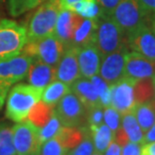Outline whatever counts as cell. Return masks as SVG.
Masks as SVG:
<instances>
[{
  "instance_id": "obj_1",
  "label": "cell",
  "mask_w": 155,
  "mask_h": 155,
  "mask_svg": "<svg viewBox=\"0 0 155 155\" xmlns=\"http://www.w3.org/2000/svg\"><path fill=\"white\" fill-rule=\"evenodd\" d=\"M42 92L43 89L29 84H17L12 87L6 101L5 117L16 123L27 120L31 109L41 101Z\"/></svg>"
},
{
  "instance_id": "obj_2",
  "label": "cell",
  "mask_w": 155,
  "mask_h": 155,
  "mask_svg": "<svg viewBox=\"0 0 155 155\" xmlns=\"http://www.w3.org/2000/svg\"><path fill=\"white\" fill-rule=\"evenodd\" d=\"M61 10L60 0H45L39 4L28 21L26 28V41L39 39L54 35L55 24Z\"/></svg>"
},
{
  "instance_id": "obj_3",
  "label": "cell",
  "mask_w": 155,
  "mask_h": 155,
  "mask_svg": "<svg viewBox=\"0 0 155 155\" xmlns=\"http://www.w3.org/2000/svg\"><path fill=\"white\" fill-rule=\"evenodd\" d=\"M31 61L32 58L22 52L0 58V109L11 87L26 78Z\"/></svg>"
},
{
  "instance_id": "obj_4",
  "label": "cell",
  "mask_w": 155,
  "mask_h": 155,
  "mask_svg": "<svg viewBox=\"0 0 155 155\" xmlns=\"http://www.w3.org/2000/svg\"><path fill=\"white\" fill-rule=\"evenodd\" d=\"M95 45L102 55H106L128 48L127 36L111 16H102L98 21Z\"/></svg>"
},
{
  "instance_id": "obj_5",
  "label": "cell",
  "mask_w": 155,
  "mask_h": 155,
  "mask_svg": "<svg viewBox=\"0 0 155 155\" xmlns=\"http://www.w3.org/2000/svg\"><path fill=\"white\" fill-rule=\"evenodd\" d=\"M66 49L63 42L52 35L43 38L26 41L21 52L57 68Z\"/></svg>"
},
{
  "instance_id": "obj_6",
  "label": "cell",
  "mask_w": 155,
  "mask_h": 155,
  "mask_svg": "<svg viewBox=\"0 0 155 155\" xmlns=\"http://www.w3.org/2000/svg\"><path fill=\"white\" fill-rule=\"evenodd\" d=\"M26 40L25 26L13 20L0 19V58L21 54Z\"/></svg>"
},
{
  "instance_id": "obj_7",
  "label": "cell",
  "mask_w": 155,
  "mask_h": 155,
  "mask_svg": "<svg viewBox=\"0 0 155 155\" xmlns=\"http://www.w3.org/2000/svg\"><path fill=\"white\" fill-rule=\"evenodd\" d=\"M147 14L137 0H121L111 14V18L127 36L138 27L145 25Z\"/></svg>"
},
{
  "instance_id": "obj_8",
  "label": "cell",
  "mask_w": 155,
  "mask_h": 155,
  "mask_svg": "<svg viewBox=\"0 0 155 155\" xmlns=\"http://www.w3.org/2000/svg\"><path fill=\"white\" fill-rule=\"evenodd\" d=\"M12 138L16 155L38 154L42 144L39 129L28 120L12 126Z\"/></svg>"
},
{
  "instance_id": "obj_9",
  "label": "cell",
  "mask_w": 155,
  "mask_h": 155,
  "mask_svg": "<svg viewBox=\"0 0 155 155\" xmlns=\"http://www.w3.org/2000/svg\"><path fill=\"white\" fill-rule=\"evenodd\" d=\"M54 113L63 126L83 127L87 123V110L71 91L54 106Z\"/></svg>"
},
{
  "instance_id": "obj_10",
  "label": "cell",
  "mask_w": 155,
  "mask_h": 155,
  "mask_svg": "<svg viewBox=\"0 0 155 155\" xmlns=\"http://www.w3.org/2000/svg\"><path fill=\"white\" fill-rule=\"evenodd\" d=\"M128 48H124L102 58L99 76L109 86L114 85L125 78V60Z\"/></svg>"
},
{
  "instance_id": "obj_11",
  "label": "cell",
  "mask_w": 155,
  "mask_h": 155,
  "mask_svg": "<svg viewBox=\"0 0 155 155\" xmlns=\"http://www.w3.org/2000/svg\"><path fill=\"white\" fill-rule=\"evenodd\" d=\"M134 83V81L123 78L118 83L110 86L111 107L116 109L121 115L132 112L136 106Z\"/></svg>"
},
{
  "instance_id": "obj_12",
  "label": "cell",
  "mask_w": 155,
  "mask_h": 155,
  "mask_svg": "<svg viewBox=\"0 0 155 155\" xmlns=\"http://www.w3.org/2000/svg\"><path fill=\"white\" fill-rule=\"evenodd\" d=\"M155 76V61L136 51H128L125 60V78L132 81L152 79Z\"/></svg>"
},
{
  "instance_id": "obj_13",
  "label": "cell",
  "mask_w": 155,
  "mask_h": 155,
  "mask_svg": "<svg viewBox=\"0 0 155 155\" xmlns=\"http://www.w3.org/2000/svg\"><path fill=\"white\" fill-rule=\"evenodd\" d=\"M128 48L155 61V35L146 24L127 35Z\"/></svg>"
},
{
  "instance_id": "obj_14",
  "label": "cell",
  "mask_w": 155,
  "mask_h": 155,
  "mask_svg": "<svg viewBox=\"0 0 155 155\" xmlns=\"http://www.w3.org/2000/svg\"><path fill=\"white\" fill-rule=\"evenodd\" d=\"M84 17L76 12L61 9L55 24L54 35L63 42L66 48H72L74 35Z\"/></svg>"
},
{
  "instance_id": "obj_15",
  "label": "cell",
  "mask_w": 155,
  "mask_h": 155,
  "mask_svg": "<svg viewBox=\"0 0 155 155\" xmlns=\"http://www.w3.org/2000/svg\"><path fill=\"white\" fill-rule=\"evenodd\" d=\"M102 55L95 43L78 48V63L82 78L91 79L99 75Z\"/></svg>"
},
{
  "instance_id": "obj_16",
  "label": "cell",
  "mask_w": 155,
  "mask_h": 155,
  "mask_svg": "<svg viewBox=\"0 0 155 155\" xmlns=\"http://www.w3.org/2000/svg\"><path fill=\"white\" fill-rule=\"evenodd\" d=\"M82 78L78 63V48H69L57 66V80L71 86Z\"/></svg>"
},
{
  "instance_id": "obj_17",
  "label": "cell",
  "mask_w": 155,
  "mask_h": 155,
  "mask_svg": "<svg viewBox=\"0 0 155 155\" xmlns=\"http://www.w3.org/2000/svg\"><path fill=\"white\" fill-rule=\"evenodd\" d=\"M26 79L29 85L45 89L57 80V68L43 63L38 58H32Z\"/></svg>"
},
{
  "instance_id": "obj_18",
  "label": "cell",
  "mask_w": 155,
  "mask_h": 155,
  "mask_svg": "<svg viewBox=\"0 0 155 155\" xmlns=\"http://www.w3.org/2000/svg\"><path fill=\"white\" fill-rule=\"evenodd\" d=\"M70 87L71 91L82 102L87 111L96 107H102L97 90L90 79L80 78Z\"/></svg>"
},
{
  "instance_id": "obj_19",
  "label": "cell",
  "mask_w": 155,
  "mask_h": 155,
  "mask_svg": "<svg viewBox=\"0 0 155 155\" xmlns=\"http://www.w3.org/2000/svg\"><path fill=\"white\" fill-rule=\"evenodd\" d=\"M98 21L99 19L84 18L75 32L72 46L82 48V46L90 45V43H95Z\"/></svg>"
},
{
  "instance_id": "obj_20",
  "label": "cell",
  "mask_w": 155,
  "mask_h": 155,
  "mask_svg": "<svg viewBox=\"0 0 155 155\" xmlns=\"http://www.w3.org/2000/svg\"><path fill=\"white\" fill-rule=\"evenodd\" d=\"M89 129L90 132H91L95 151L103 154L106 151L111 142L114 140L115 133L105 123L101 124L100 126L89 127Z\"/></svg>"
},
{
  "instance_id": "obj_21",
  "label": "cell",
  "mask_w": 155,
  "mask_h": 155,
  "mask_svg": "<svg viewBox=\"0 0 155 155\" xmlns=\"http://www.w3.org/2000/svg\"><path fill=\"white\" fill-rule=\"evenodd\" d=\"M87 126L83 127H67L61 126L60 131L55 136L58 141L66 148L67 150H70L72 148L76 147L81 141L83 140L85 136Z\"/></svg>"
},
{
  "instance_id": "obj_22",
  "label": "cell",
  "mask_w": 155,
  "mask_h": 155,
  "mask_svg": "<svg viewBox=\"0 0 155 155\" xmlns=\"http://www.w3.org/2000/svg\"><path fill=\"white\" fill-rule=\"evenodd\" d=\"M133 112L142 131L146 132L155 123V99L153 98L144 103L137 104Z\"/></svg>"
},
{
  "instance_id": "obj_23",
  "label": "cell",
  "mask_w": 155,
  "mask_h": 155,
  "mask_svg": "<svg viewBox=\"0 0 155 155\" xmlns=\"http://www.w3.org/2000/svg\"><path fill=\"white\" fill-rule=\"evenodd\" d=\"M70 92L71 87L69 85L55 80L43 89L41 101L48 106L54 107Z\"/></svg>"
},
{
  "instance_id": "obj_24",
  "label": "cell",
  "mask_w": 155,
  "mask_h": 155,
  "mask_svg": "<svg viewBox=\"0 0 155 155\" xmlns=\"http://www.w3.org/2000/svg\"><path fill=\"white\" fill-rule=\"evenodd\" d=\"M121 128L126 133L130 142L141 144L144 136L143 131H142L133 111L121 115Z\"/></svg>"
},
{
  "instance_id": "obj_25",
  "label": "cell",
  "mask_w": 155,
  "mask_h": 155,
  "mask_svg": "<svg viewBox=\"0 0 155 155\" xmlns=\"http://www.w3.org/2000/svg\"><path fill=\"white\" fill-rule=\"evenodd\" d=\"M54 113V107L48 106L42 101H39L35 107L32 108L28 115V121L38 129L42 128Z\"/></svg>"
},
{
  "instance_id": "obj_26",
  "label": "cell",
  "mask_w": 155,
  "mask_h": 155,
  "mask_svg": "<svg viewBox=\"0 0 155 155\" xmlns=\"http://www.w3.org/2000/svg\"><path fill=\"white\" fill-rule=\"evenodd\" d=\"M155 90L152 79H144L136 81L134 83V97L136 105L144 103L153 99Z\"/></svg>"
},
{
  "instance_id": "obj_27",
  "label": "cell",
  "mask_w": 155,
  "mask_h": 155,
  "mask_svg": "<svg viewBox=\"0 0 155 155\" xmlns=\"http://www.w3.org/2000/svg\"><path fill=\"white\" fill-rule=\"evenodd\" d=\"M0 155H16L12 138V127L3 121H0Z\"/></svg>"
},
{
  "instance_id": "obj_28",
  "label": "cell",
  "mask_w": 155,
  "mask_h": 155,
  "mask_svg": "<svg viewBox=\"0 0 155 155\" xmlns=\"http://www.w3.org/2000/svg\"><path fill=\"white\" fill-rule=\"evenodd\" d=\"M72 11L76 12L84 18L90 19H100L103 16L100 6L96 1H83L79 2L74 6Z\"/></svg>"
},
{
  "instance_id": "obj_29",
  "label": "cell",
  "mask_w": 155,
  "mask_h": 155,
  "mask_svg": "<svg viewBox=\"0 0 155 155\" xmlns=\"http://www.w3.org/2000/svg\"><path fill=\"white\" fill-rule=\"evenodd\" d=\"M43 1L45 0H8L9 12L12 16H20L41 4Z\"/></svg>"
},
{
  "instance_id": "obj_30",
  "label": "cell",
  "mask_w": 155,
  "mask_h": 155,
  "mask_svg": "<svg viewBox=\"0 0 155 155\" xmlns=\"http://www.w3.org/2000/svg\"><path fill=\"white\" fill-rule=\"evenodd\" d=\"M91 82L95 86L98 92L99 98H100L101 105L103 108H107L111 106V88L105 81L99 75L92 77Z\"/></svg>"
},
{
  "instance_id": "obj_31",
  "label": "cell",
  "mask_w": 155,
  "mask_h": 155,
  "mask_svg": "<svg viewBox=\"0 0 155 155\" xmlns=\"http://www.w3.org/2000/svg\"><path fill=\"white\" fill-rule=\"evenodd\" d=\"M94 151H95V148H94V143H93V139L91 136V132H90L89 127L87 126L85 136H84L83 140L81 141L76 147L68 150L67 155H92L94 153Z\"/></svg>"
},
{
  "instance_id": "obj_32",
  "label": "cell",
  "mask_w": 155,
  "mask_h": 155,
  "mask_svg": "<svg viewBox=\"0 0 155 155\" xmlns=\"http://www.w3.org/2000/svg\"><path fill=\"white\" fill-rule=\"evenodd\" d=\"M61 126H63V124L61 123L60 119L55 115V113H54V115L51 116L48 122L42 128L39 129V135L42 143L45 141L48 140V139L54 138L58 131H60V129L61 128Z\"/></svg>"
},
{
  "instance_id": "obj_33",
  "label": "cell",
  "mask_w": 155,
  "mask_h": 155,
  "mask_svg": "<svg viewBox=\"0 0 155 155\" xmlns=\"http://www.w3.org/2000/svg\"><path fill=\"white\" fill-rule=\"evenodd\" d=\"M68 150L58 141L57 138H51L45 141L40 146L39 155H67Z\"/></svg>"
},
{
  "instance_id": "obj_34",
  "label": "cell",
  "mask_w": 155,
  "mask_h": 155,
  "mask_svg": "<svg viewBox=\"0 0 155 155\" xmlns=\"http://www.w3.org/2000/svg\"><path fill=\"white\" fill-rule=\"evenodd\" d=\"M104 122L114 133H116L121 127V114L111 106L104 108Z\"/></svg>"
},
{
  "instance_id": "obj_35",
  "label": "cell",
  "mask_w": 155,
  "mask_h": 155,
  "mask_svg": "<svg viewBox=\"0 0 155 155\" xmlns=\"http://www.w3.org/2000/svg\"><path fill=\"white\" fill-rule=\"evenodd\" d=\"M104 120V108L96 107L87 111V126H100Z\"/></svg>"
},
{
  "instance_id": "obj_36",
  "label": "cell",
  "mask_w": 155,
  "mask_h": 155,
  "mask_svg": "<svg viewBox=\"0 0 155 155\" xmlns=\"http://www.w3.org/2000/svg\"><path fill=\"white\" fill-rule=\"evenodd\" d=\"M120 1L121 0H96V2L100 6L103 16H111Z\"/></svg>"
},
{
  "instance_id": "obj_37",
  "label": "cell",
  "mask_w": 155,
  "mask_h": 155,
  "mask_svg": "<svg viewBox=\"0 0 155 155\" xmlns=\"http://www.w3.org/2000/svg\"><path fill=\"white\" fill-rule=\"evenodd\" d=\"M142 145L140 143L128 142L121 149V155H141Z\"/></svg>"
},
{
  "instance_id": "obj_38",
  "label": "cell",
  "mask_w": 155,
  "mask_h": 155,
  "mask_svg": "<svg viewBox=\"0 0 155 155\" xmlns=\"http://www.w3.org/2000/svg\"><path fill=\"white\" fill-rule=\"evenodd\" d=\"M154 141H155V123L150 127L149 130H147L145 132V135L143 136V139H142L141 145H145Z\"/></svg>"
},
{
  "instance_id": "obj_39",
  "label": "cell",
  "mask_w": 155,
  "mask_h": 155,
  "mask_svg": "<svg viewBox=\"0 0 155 155\" xmlns=\"http://www.w3.org/2000/svg\"><path fill=\"white\" fill-rule=\"evenodd\" d=\"M121 149L122 147L115 140H113L104 152V155H121Z\"/></svg>"
},
{
  "instance_id": "obj_40",
  "label": "cell",
  "mask_w": 155,
  "mask_h": 155,
  "mask_svg": "<svg viewBox=\"0 0 155 155\" xmlns=\"http://www.w3.org/2000/svg\"><path fill=\"white\" fill-rule=\"evenodd\" d=\"M83 1H96V0H60V4L61 9H67V10H72L73 7L77 3Z\"/></svg>"
},
{
  "instance_id": "obj_41",
  "label": "cell",
  "mask_w": 155,
  "mask_h": 155,
  "mask_svg": "<svg viewBox=\"0 0 155 155\" xmlns=\"http://www.w3.org/2000/svg\"><path fill=\"white\" fill-rule=\"evenodd\" d=\"M137 1L147 13L155 12V0H137Z\"/></svg>"
},
{
  "instance_id": "obj_42",
  "label": "cell",
  "mask_w": 155,
  "mask_h": 155,
  "mask_svg": "<svg viewBox=\"0 0 155 155\" xmlns=\"http://www.w3.org/2000/svg\"><path fill=\"white\" fill-rule=\"evenodd\" d=\"M141 155H155V141L142 145Z\"/></svg>"
},
{
  "instance_id": "obj_43",
  "label": "cell",
  "mask_w": 155,
  "mask_h": 155,
  "mask_svg": "<svg viewBox=\"0 0 155 155\" xmlns=\"http://www.w3.org/2000/svg\"><path fill=\"white\" fill-rule=\"evenodd\" d=\"M152 31L154 32V35H155V18L153 19V22H152Z\"/></svg>"
},
{
  "instance_id": "obj_44",
  "label": "cell",
  "mask_w": 155,
  "mask_h": 155,
  "mask_svg": "<svg viewBox=\"0 0 155 155\" xmlns=\"http://www.w3.org/2000/svg\"><path fill=\"white\" fill-rule=\"evenodd\" d=\"M92 155H103L102 153H99V152H97V151H94V153H93Z\"/></svg>"
},
{
  "instance_id": "obj_45",
  "label": "cell",
  "mask_w": 155,
  "mask_h": 155,
  "mask_svg": "<svg viewBox=\"0 0 155 155\" xmlns=\"http://www.w3.org/2000/svg\"><path fill=\"white\" fill-rule=\"evenodd\" d=\"M152 81H153V85H154V90H155V76L152 78Z\"/></svg>"
},
{
  "instance_id": "obj_46",
  "label": "cell",
  "mask_w": 155,
  "mask_h": 155,
  "mask_svg": "<svg viewBox=\"0 0 155 155\" xmlns=\"http://www.w3.org/2000/svg\"><path fill=\"white\" fill-rule=\"evenodd\" d=\"M33 155H39V154H38H38H33Z\"/></svg>"
}]
</instances>
